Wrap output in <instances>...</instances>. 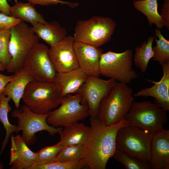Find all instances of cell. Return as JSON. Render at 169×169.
<instances>
[{
  "label": "cell",
  "instance_id": "6da1fadb",
  "mask_svg": "<svg viewBox=\"0 0 169 169\" xmlns=\"http://www.w3.org/2000/svg\"><path fill=\"white\" fill-rule=\"evenodd\" d=\"M89 135L84 145L82 159L91 169H105L108 161L116 149L117 132L129 125L125 119L119 123L108 126L97 117H90Z\"/></svg>",
  "mask_w": 169,
  "mask_h": 169
},
{
  "label": "cell",
  "instance_id": "7a4b0ae2",
  "mask_svg": "<svg viewBox=\"0 0 169 169\" xmlns=\"http://www.w3.org/2000/svg\"><path fill=\"white\" fill-rule=\"evenodd\" d=\"M132 90L127 84L116 82L101 101L97 118L110 126L124 119L134 101Z\"/></svg>",
  "mask_w": 169,
  "mask_h": 169
},
{
  "label": "cell",
  "instance_id": "3957f363",
  "mask_svg": "<svg viewBox=\"0 0 169 169\" xmlns=\"http://www.w3.org/2000/svg\"><path fill=\"white\" fill-rule=\"evenodd\" d=\"M59 84L34 79L27 86L22 99L28 108L39 114H47L58 107L63 97Z\"/></svg>",
  "mask_w": 169,
  "mask_h": 169
},
{
  "label": "cell",
  "instance_id": "277c9868",
  "mask_svg": "<svg viewBox=\"0 0 169 169\" xmlns=\"http://www.w3.org/2000/svg\"><path fill=\"white\" fill-rule=\"evenodd\" d=\"M166 112L155 103L134 101L125 119L129 125L146 130L154 135L164 129Z\"/></svg>",
  "mask_w": 169,
  "mask_h": 169
},
{
  "label": "cell",
  "instance_id": "5b68a950",
  "mask_svg": "<svg viewBox=\"0 0 169 169\" xmlns=\"http://www.w3.org/2000/svg\"><path fill=\"white\" fill-rule=\"evenodd\" d=\"M116 26L115 21L107 17L94 16L86 20H78L74 41L99 47L110 40Z\"/></svg>",
  "mask_w": 169,
  "mask_h": 169
},
{
  "label": "cell",
  "instance_id": "8992f818",
  "mask_svg": "<svg viewBox=\"0 0 169 169\" xmlns=\"http://www.w3.org/2000/svg\"><path fill=\"white\" fill-rule=\"evenodd\" d=\"M153 135L148 131L127 125L118 131L116 148L146 163L151 156V145Z\"/></svg>",
  "mask_w": 169,
  "mask_h": 169
},
{
  "label": "cell",
  "instance_id": "52a82bcc",
  "mask_svg": "<svg viewBox=\"0 0 169 169\" xmlns=\"http://www.w3.org/2000/svg\"><path fill=\"white\" fill-rule=\"evenodd\" d=\"M8 51L11 57L8 72L14 73L23 68L28 54L39 42V38L24 22L21 21L10 28Z\"/></svg>",
  "mask_w": 169,
  "mask_h": 169
},
{
  "label": "cell",
  "instance_id": "ba28073f",
  "mask_svg": "<svg viewBox=\"0 0 169 169\" xmlns=\"http://www.w3.org/2000/svg\"><path fill=\"white\" fill-rule=\"evenodd\" d=\"M132 65V52L128 49L121 53L109 51L101 55L100 75L117 82L128 84L137 77Z\"/></svg>",
  "mask_w": 169,
  "mask_h": 169
},
{
  "label": "cell",
  "instance_id": "9c48e42d",
  "mask_svg": "<svg viewBox=\"0 0 169 169\" xmlns=\"http://www.w3.org/2000/svg\"><path fill=\"white\" fill-rule=\"evenodd\" d=\"M60 105L47 114V122L53 127H64L83 120L89 115L88 107L82 103L81 96L79 93L63 97Z\"/></svg>",
  "mask_w": 169,
  "mask_h": 169
},
{
  "label": "cell",
  "instance_id": "30bf717a",
  "mask_svg": "<svg viewBox=\"0 0 169 169\" xmlns=\"http://www.w3.org/2000/svg\"><path fill=\"white\" fill-rule=\"evenodd\" d=\"M12 116L18 120V131H22V137L28 146L34 144L37 141L35 134L45 131L52 136L58 133L63 128L55 127L48 124L46 121L48 114H39L31 111L25 105L21 110H15L11 113Z\"/></svg>",
  "mask_w": 169,
  "mask_h": 169
},
{
  "label": "cell",
  "instance_id": "8fae6325",
  "mask_svg": "<svg viewBox=\"0 0 169 169\" xmlns=\"http://www.w3.org/2000/svg\"><path fill=\"white\" fill-rule=\"evenodd\" d=\"M49 48L39 42L31 50L24 62L23 68L34 79L47 82H56L57 72L48 54Z\"/></svg>",
  "mask_w": 169,
  "mask_h": 169
},
{
  "label": "cell",
  "instance_id": "7c38bea8",
  "mask_svg": "<svg viewBox=\"0 0 169 169\" xmlns=\"http://www.w3.org/2000/svg\"><path fill=\"white\" fill-rule=\"evenodd\" d=\"M116 82L112 79L105 80L99 77L87 75L85 82L77 93L81 95L82 103L87 105L90 117H97L101 101Z\"/></svg>",
  "mask_w": 169,
  "mask_h": 169
},
{
  "label": "cell",
  "instance_id": "4fadbf2b",
  "mask_svg": "<svg viewBox=\"0 0 169 169\" xmlns=\"http://www.w3.org/2000/svg\"><path fill=\"white\" fill-rule=\"evenodd\" d=\"M74 39L70 35L50 47L48 54L57 72L69 71L79 67L74 48Z\"/></svg>",
  "mask_w": 169,
  "mask_h": 169
},
{
  "label": "cell",
  "instance_id": "5bb4252c",
  "mask_svg": "<svg viewBox=\"0 0 169 169\" xmlns=\"http://www.w3.org/2000/svg\"><path fill=\"white\" fill-rule=\"evenodd\" d=\"M74 48L79 67L87 75L99 77L102 49L85 43L74 41Z\"/></svg>",
  "mask_w": 169,
  "mask_h": 169
},
{
  "label": "cell",
  "instance_id": "9a60e30c",
  "mask_svg": "<svg viewBox=\"0 0 169 169\" xmlns=\"http://www.w3.org/2000/svg\"><path fill=\"white\" fill-rule=\"evenodd\" d=\"M161 66L163 75L161 80L156 82L146 79L153 85L141 89L134 94V96L153 97L154 98L155 103L166 111L169 110V62Z\"/></svg>",
  "mask_w": 169,
  "mask_h": 169
},
{
  "label": "cell",
  "instance_id": "2e32d148",
  "mask_svg": "<svg viewBox=\"0 0 169 169\" xmlns=\"http://www.w3.org/2000/svg\"><path fill=\"white\" fill-rule=\"evenodd\" d=\"M150 169H169V130L163 129L153 135L151 156L147 163Z\"/></svg>",
  "mask_w": 169,
  "mask_h": 169
},
{
  "label": "cell",
  "instance_id": "e0dca14e",
  "mask_svg": "<svg viewBox=\"0 0 169 169\" xmlns=\"http://www.w3.org/2000/svg\"><path fill=\"white\" fill-rule=\"evenodd\" d=\"M9 165L11 169H29L36 162L37 153L33 152L18 135L11 136Z\"/></svg>",
  "mask_w": 169,
  "mask_h": 169
},
{
  "label": "cell",
  "instance_id": "ac0fdd59",
  "mask_svg": "<svg viewBox=\"0 0 169 169\" xmlns=\"http://www.w3.org/2000/svg\"><path fill=\"white\" fill-rule=\"evenodd\" d=\"M14 74L13 78L5 87L3 94L10 97L16 109L18 110L20 101L25 88L28 84L34 79L23 68Z\"/></svg>",
  "mask_w": 169,
  "mask_h": 169
},
{
  "label": "cell",
  "instance_id": "d6986e66",
  "mask_svg": "<svg viewBox=\"0 0 169 169\" xmlns=\"http://www.w3.org/2000/svg\"><path fill=\"white\" fill-rule=\"evenodd\" d=\"M31 29L39 38H41L50 47L64 39L67 36L66 29L57 21L45 23H37L32 25Z\"/></svg>",
  "mask_w": 169,
  "mask_h": 169
},
{
  "label": "cell",
  "instance_id": "ffe728a7",
  "mask_svg": "<svg viewBox=\"0 0 169 169\" xmlns=\"http://www.w3.org/2000/svg\"><path fill=\"white\" fill-rule=\"evenodd\" d=\"M87 76L79 67L67 72H57L56 81L60 85L62 96L77 93Z\"/></svg>",
  "mask_w": 169,
  "mask_h": 169
},
{
  "label": "cell",
  "instance_id": "44dd1931",
  "mask_svg": "<svg viewBox=\"0 0 169 169\" xmlns=\"http://www.w3.org/2000/svg\"><path fill=\"white\" fill-rule=\"evenodd\" d=\"M90 127L77 122L63 128L58 133L60 135L59 142L66 146L85 144L89 135Z\"/></svg>",
  "mask_w": 169,
  "mask_h": 169
},
{
  "label": "cell",
  "instance_id": "7402d4cb",
  "mask_svg": "<svg viewBox=\"0 0 169 169\" xmlns=\"http://www.w3.org/2000/svg\"><path fill=\"white\" fill-rule=\"evenodd\" d=\"M34 5L29 3L17 2L10 7V16L23 22L30 23L32 25L37 23H45L43 15L38 12Z\"/></svg>",
  "mask_w": 169,
  "mask_h": 169
},
{
  "label": "cell",
  "instance_id": "603a6c76",
  "mask_svg": "<svg viewBox=\"0 0 169 169\" xmlns=\"http://www.w3.org/2000/svg\"><path fill=\"white\" fill-rule=\"evenodd\" d=\"M133 3L137 10L146 17L150 25L155 24L159 29L163 27L158 11L157 0H135Z\"/></svg>",
  "mask_w": 169,
  "mask_h": 169
},
{
  "label": "cell",
  "instance_id": "cb8c5ba5",
  "mask_svg": "<svg viewBox=\"0 0 169 169\" xmlns=\"http://www.w3.org/2000/svg\"><path fill=\"white\" fill-rule=\"evenodd\" d=\"M11 99L3 94L0 95V122L3 124L5 129V138L2 143L0 151V156L6 146L10 137L13 133L17 134L19 132L18 125H13L9 121L8 114L12 110L9 104Z\"/></svg>",
  "mask_w": 169,
  "mask_h": 169
},
{
  "label": "cell",
  "instance_id": "d4e9b609",
  "mask_svg": "<svg viewBox=\"0 0 169 169\" xmlns=\"http://www.w3.org/2000/svg\"><path fill=\"white\" fill-rule=\"evenodd\" d=\"M154 40V37H150L146 42H143L141 46L138 45L135 49L133 58L134 64L143 73L147 70L149 60L153 57L152 48Z\"/></svg>",
  "mask_w": 169,
  "mask_h": 169
},
{
  "label": "cell",
  "instance_id": "484cf974",
  "mask_svg": "<svg viewBox=\"0 0 169 169\" xmlns=\"http://www.w3.org/2000/svg\"><path fill=\"white\" fill-rule=\"evenodd\" d=\"M155 33L158 39L154 37L156 45L152 46V58L153 60L158 61L161 65L169 62V40L164 37L159 29H155Z\"/></svg>",
  "mask_w": 169,
  "mask_h": 169
},
{
  "label": "cell",
  "instance_id": "4316f807",
  "mask_svg": "<svg viewBox=\"0 0 169 169\" xmlns=\"http://www.w3.org/2000/svg\"><path fill=\"white\" fill-rule=\"evenodd\" d=\"M112 157L127 169H150L147 163L116 148Z\"/></svg>",
  "mask_w": 169,
  "mask_h": 169
},
{
  "label": "cell",
  "instance_id": "83f0119b",
  "mask_svg": "<svg viewBox=\"0 0 169 169\" xmlns=\"http://www.w3.org/2000/svg\"><path fill=\"white\" fill-rule=\"evenodd\" d=\"M84 145L77 144L64 146L58 156L56 161L76 162L82 159Z\"/></svg>",
  "mask_w": 169,
  "mask_h": 169
},
{
  "label": "cell",
  "instance_id": "f1b7e54d",
  "mask_svg": "<svg viewBox=\"0 0 169 169\" xmlns=\"http://www.w3.org/2000/svg\"><path fill=\"white\" fill-rule=\"evenodd\" d=\"M87 167L82 159L76 162H66L57 161L46 163H35L29 169H81Z\"/></svg>",
  "mask_w": 169,
  "mask_h": 169
},
{
  "label": "cell",
  "instance_id": "f546056e",
  "mask_svg": "<svg viewBox=\"0 0 169 169\" xmlns=\"http://www.w3.org/2000/svg\"><path fill=\"white\" fill-rule=\"evenodd\" d=\"M10 37V29L0 28V62L6 70L11 62V57L8 51Z\"/></svg>",
  "mask_w": 169,
  "mask_h": 169
},
{
  "label": "cell",
  "instance_id": "4dcf8cb0",
  "mask_svg": "<svg viewBox=\"0 0 169 169\" xmlns=\"http://www.w3.org/2000/svg\"><path fill=\"white\" fill-rule=\"evenodd\" d=\"M64 147L58 142L54 145L44 147L37 152V158L35 163H46L56 161Z\"/></svg>",
  "mask_w": 169,
  "mask_h": 169
},
{
  "label": "cell",
  "instance_id": "1f68e13d",
  "mask_svg": "<svg viewBox=\"0 0 169 169\" xmlns=\"http://www.w3.org/2000/svg\"><path fill=\"white\" fill-rule=\"evenodd\" d=\"M33 5L38 4L43 6L49 5H57L59 4H65L71 8H74L77 7L79 4L77 3H71L60 0H27Z\"/></svg>",
  "mask_w": 169,
  "mask_h": 169
},
{
  "label": "cell",
  "instance_id": "d6a6232c",
  "mask_svg": "<svg viewBox=\"0 0 169 169\" xmlns=\"http://www.w3.org/2000/svg\"><path fill=\"white\" fill-rule=\"evenodd\" d=\"M21 21L18 18L0 13V28L10 29Z\"/></svg>",
  "mask_w": 169,
  "mask_h": 169
},
{
  "label": "cell",
  "instance_id": "836d02e7",
  "mask_svg": "<svg viewBox=\"0 0 169 169\" xmlns=\"http://www.w3.org/2000/svg\"><path fill=\"white\" fill-rule=\"evenodd\" d=\"M160 14L163 27L169 30V0H164Z\"/></svg>",
  "mask_w": 169,
  "mask_h": 169
},
{
  "label": "cell",
  "instance_id": "e575fe53",
  "mask_svg": "<svg viewBox=\"0 0 169 169\" xmlns=\"http://www.w3.org/2000/svg\"><path fill=\"white\" fill-rule=\"evenodd\" d=\"M14 76V74L11 76H7L0 72V95L3 93L5 87L12 80Z\"/></svg>",
  "mask_w": 169,
  "mask_h": 169
},
{
  "label": "cell",
  "instance_id": "d590c367",
  "mask_svg": "<svg viewBox=\"0 0 169 169\" xmlns=\"http://www.w3.org/2000/svg\"><path fill=\"white\" fill-rule=\"evenodd\" d=\"M10 7L7 0H0V13L10 16L9 11Z\"/></svg>",
  "mask_w": 169,
  "mask_h": 169
},
{
  "label": "cell",
  "instance_id": "8d00e7d4",
  "mask_svg": "<svg viewBox=\"0 0 169 169\" xmlns=\"http://www.w3.org/2000/svg\"><path fill=\"white\" fill-rule=\"evenodd\" d=\"M5 69V67L0 62V71H3Z\"/></svg>",
  "mask_w": 169,
  "mask_h": 169
},
{
  "label": "cell",
  "instance_id": "74e56055",
  "mask_svg": "<svg viewBox=\"0 0 169 169\" xmlns=\"http://www.w3.org/2000/svg\"><path fill=\"white\" fill-rule=\"evenodd\" d=\"M4 167V165L1 162H0V169H2Z\"/></svg>",
  "mask_w": 169,
  "mask_h": 169
},
{
  "label": "cell",
  "instance_id": "f35d334b",
  "mask_svg": "<svg viewBox=\"0 0 169 169\" xmlns=\"http://www.w3.org/2000/svg\"><path fill=\"white\" fill-rule=\"evenodd\" d=\"M11 0H8V1H11ZM14 0L16 3H17L18 2V0Z\"/></svg>",
  "mask_w": 169,
  "mask_h": 169
}]
</instances>
